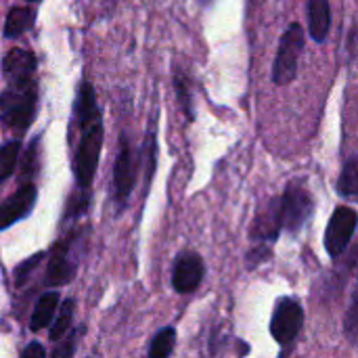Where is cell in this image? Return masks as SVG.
<instances>
[{
  "label": "cell",
  "mask_w": 358,
  "mask_h": 358,
  "mask_svg": "<svg viewBox=\"0 0 358 358\" xmlns=\"http://www.w3.org/2000/svg\"><path fill=\"white\" fill-rule=\"evenodd\" d=\"M103 141H105L103 111L99 107L94 86L88 80H82L78 84L73 115L69 126L71 172H73L76 191L92 193V182L99 168Z\"/></svg>",
  "instance_id": "6da1fadb"
},
{
  "label": "cell",
  "mask_w": 358,
  "mask_h": 358,
  "mask_svg": "<svg viewBox=\"0 0 358 358\" xmlns=\"http://www.w3.org/2000/svg\"><path fill=\"white\" fill-rule=\"evenodd\" d=\"M38 111V80L10 82L0 92V122L4 128L23 134Z\"/></svg>",
  "instance_id": "7a4b0ae2"
},
{
  "label": "cell",
  "mask_w": 358,
  "mask_h": 358,
  "mask_svg": "<svg viewBox=\"0 0 358 358\" xmlns=\"http://www.w3.org/2000/svg\"><path fill=\"white\" fill-rule=\"evenodd\" d=\"M141 164H143V151H136L128 134L122 132L120 149H117L115 164H113V201H115L117 214H122L130 203V195L134 191Z\"/></svg>",
  "instance_id": "3957f363"
},
{
  "label": "cell",
  "mask_w": 358,
  "mask_h": 358,
  "mask_svg": "<svg viewBox=\"0 0 358 358\" xmlns=\"http://www.w3.org/2000/svg\"><path fill=\"white\" fill-rule=\"evenodd\" d=\"M315 212V199L308 191V182L304 176L292 178L285 185V191L281 195V214H283V229L289 233H300L304 224L313 218Z\"/></svg>",
  "instance_id": "277c9868"
},
{
  "label": "cell",
  "mask_w": 358,
  "mask_h": 358,
  "mask_svg": "<svg viewBox=\"0 0 358 358\" xmlns=\"http://www.w3.org/2000/svg\"><path fill=\"white\" fill-rule=\"evenodd\" d=\"M304 44H306L304 27L300 23H292L279 40L277 57L273 63V82L277 86H287L296 80Z\"/></svg>",
  "instance_id": "5b68a950"
},
{
  "label": "cell",
  "mask_w": 358,
  "mask_h": 358,
  "mask_svg": "<svg viewBox=\"0 0 358 358\" xmlns=\"http://www.w3.org/2000/svg\"><path fill=\"white\" fill-rule=\"evenodd\" d=\"M304 325V308L296 298L283 296L275 302L273 306V317H271V336L273 340L281 346L285 352L287 348L294 346L298 340L300 331Z\"/></svg>",
  "instance_id": "8992f818"
},
{
  "label": "cell",
  "mask_w": 358,
  "mask_h": 358,
  "mask_svg": "<svg viewBox=\"0 0 358 358\" xmlns=\"http://www.w3.org/2000/svg\"><path fill=\"white\" fill-rule=\"evenodd\" d=\"M78 239H80V231H71L65 237H61L48 252V266H46V277H44V283L48 287L55 289L73 281L78 273V258L73 254Z\"/></svg>",
  "instance_id": "52a82bcc"
},
{
  "label": "cell",
  "mask_w": 358,
  "mask_h": 358,
  "mask_svg": "<svg viewBox=\"0 0 358 358\" xmlns=\"http://www.w3.org/2000/svg\"><path fill=\"white\" fill-rule=\"evenodd\" d=\"M357 227L358 212L355 208L338 206L334 210V214L329 218V224H327V231H325V237H323L325 250L334 260L340 258L348 250V245H350V241H352V237L357 233Z\"/></svg>",
  "instance_id": "ba28073f"
},
{
  "label": "cell",
  "mask_w": 358,
  "mask_h": 358,
  "mask_svg": "<svg viewBox=\"0 0 358 358\" xmlns=\"http://www.w3.org/2000/svg\"><path fill=\"white\" fill-rule=\"evenodd\" d=\"M206 277V262L203 258L193 252V250H185L174 258L172 264V287L176 294L187 296L199 289V285L203 283Z\"/></svg>",
  "instance_id": "9c48e42d"
},
{
  "label": "cell",
  "mask_w": 358,
  "mask_h": 358,
  "mask_svg": "<svg viewBox=\"0 0 358 358\" xmlns=\"http://www.w3.org/2000/svg\"><path fill=\"white\" fill-rule=\"evenodd\" d=\"M38 201V187L34 180H25L8 199L0 203V231L10 229L13 224L31 216Z\"/></svg>",
  "instance_id": "30bf717a"
},
{
  "label": "cell",
  "mask_w": 358,
  "mask_h": 358,
  "mask_svg": "<svg viewBox=\"0 0 358 358\" xmlns=\"http://www.w3.org/2000/svg\"><path fill=\"white\" fill-rule=\"evenodd\" d=\"M283 214H281V197L268 199L266 206L258 208L252 227H250V239L262 241V243H275L279 235L283 233Z\"/></svg>",
  "instance_id": "8fae6325"
},
{
  "label": "cell",
  "mask_w": 358,
  "mask_h": 358,
  "mask_svg": "<svg viewBox=\"0 0 358 358\" xmlns=\"http://www.w3.org/2000/svg\"><path fill=\"white\" fill-rule=\"evenodd\" d=\"M36 71H38V59L34 50L15 46L6 50V55L2 57V73L6 84L36 80Z\"/></svg>",
  "instance_id": "7c38bea8"
},
{
  "label": "cell",
  "mask_w": 358,
  "mask_h": 358,
  "mask_svg": "<svg viewBox=\"0 0 358 358\" xmlns=\"http://www.w3.org/2000/svg\"><path fill=\"white\" fill-rule=\"evenodd\" d=\"M308 2V31L315 42H325L331 29V6L329 0H306Z\"/></svg>",
  "instance_id": "4fadbf2b"
},
{
  "label": "cell",
  "mask_w": 358,
  "mask_h": 358,
  "mask_svg": "<svg viewBox=\"0 0 358 358\" xmlns=\"http://www.w3.org/2000/svg\"><path fill=\"white\" fill-rule=\"evenodd\" d=\"M59 304H61V294L50 289V292H44L40 296V300L36 302V308L29 317V331L31 334H38L46 327H50L57 310H59Z\"/></svg>",
  "instance_id": "5bb4252c"
},
{
  "label": "cell",
  "mask_w": 358,
  "mask_h": 358,
  "mask_svg": "<svg viewBox=\"0 0 358 358\" xmlns=\"http://www.w3.org/2000/svg\"><path fill=\"white\" fill-rule=\"evenodd\" d=\"M36 17H38V13H36L34 6H13L6 13L4 27H2V36L8 38V40L21 38L23 34H27L34 27Z\"/></svg>",
  "instance_id": "9a60e30c"
},
{
  "label": "cell",
  "mask_w": 358,
  "mask_h": 358,
  "mask_svg": "<svg viewBox=\"0 0 358 358\" xmlns=\"http://www.w3.org/2000/svg\"><path fill=\"white\" fill-rule=\"evenodd\" d=\"M336 189L342 199L358 203V151L344 162Z\"/></svg>",
  "instance_id": "2e32d148"
},
{
  "label": "cell",
  "mask_w": 358,
  "mask_h": 358,
  "mask_svg": "<svg viewBox=\"0 0 358 358\" xmlns=\"http://www.w3.org/2000/svg\"><path fill=\"white\" fill-rule=\"evenodd\" d=\"M73 317H76V300L67 298L59 304V310L48 327V340L59 342L73 329Z\"/></svg>",
  "instance_id": "e0dca14e"
},
{
  "label": "cell",
  "mask_w": 358,
  "mask_h": 358,
  "mask_svg": "<svg viewBox=\"0 0 358 358\" xmlns=\"http://www.w3.org/2000/svg\"><path fill=\"white\" fill-rule=\"evenodd\" d=\"M21 149L23 145L19 138L6 141L4 145H0V185L6 182L15 174V168L21 157Z\"/></svg>",
  "instance_id": "ac0fdd59"
},
{
  "label": "cell",
  "mask_w": 358,
  "mask_h": 358,
  "mask_svg": "<svg viewBox=\"0 0 358 358\" xmlns=\"http://www.w3.org/2000/svg\"><path fill=\"white\" fill-rule=\"evenodd\" d=\"M174 90H176V99L178 105L187 117V122L195 120V107H193V90H191V80L187 78V73L176 71L174 73Z\"/></svg>",
  "instance_id": "d6986e66"
},
{
  "label": "cell",
  "mask_w": 358,
  "mask_h": 358,
  "mask_svg": "<svg viewBox=\"0 0 358 358\" xmlns=\"http://www.w3.org/2000/svg\"><path fill=\"white\" fill-rule=\"evenodd\" d=\"M174 346H176V329L164 327L153 336L147 355L149 358H168L174 352Z\"/></svg>",
  "instance_id": "ffe728a7"
},
{
  "label": "cell",
  "mask_w": 358,
  "mask_h": 358,
  "mask_svg": "<svg viewBox=\"0 0 358 358\" xmlns=\"http://www.w3.org/2000/svg\"><path fill=\"white\" fill-rule=\"evenodd\" d=\"M44 256H46V252H38V254H34V256L21 260V262L13 268V283H15L17 289L23 287V285L31 279L34 271L40 266V262L44 260Z\"/></svg>",
  "instance_id": "44dd1931"
},
{
  "label": "cell",
  "mask_w": 358,
  "mask_h": 358,
  "mask_svg": "<svg viewBox=\"0 0 358 358\" xmlns=\"http://www.w3.org/2000/svg\"><path fill=\"white\" fill-rule=\"evenodd\" d=\"M344 336L348 338V342L357 348L358 352V285L352 292V300L350 306L346 310V319H344Z\"/></svg>",
  "instance_id": "7402d4cb"
},
{
  "label": "cell",
  "mask_w": 358,
  "mask_h": 358,
  "mask_svg": "<svg viewBox=\"0 0 358 358\" xmlns=\"http://www.w3.org/2000/svg\"><path fill=\"white\" fill-rule=\"evenodd\" d=\"M271 258H273V245L271 243L256 241V245L245 254V268L248 271H256L258 266H262Z\"/></svg>",
  "instance_id": "603a6c76"
},
{
  "label": "cell",
  "mask_w": 358,
  "mask_h": 358,
  "mask_svg": "<svg viewBox=\"0 0 358 358\" xmlns=\"http://www.w3.org/2000/svg\"><path fill=\"white\" fill-rule=\"evenodd\" d=\"M84 331H86V327L82 325V327H76V329H71L65 338V342H59V346L50 352V357L52 358H69L76 355V350H78V340H80V336H84Z\"/></svg>",
  "instance_id": "cb8c5ba5"
},
{
  "label": "cell",
  "mask_w": 358,
  "mask_h": 358,
  "mask_svg": "<svg viewBox=\"0 0 358 358\" xmlns=\"http://www.w3.org/2000/svg\"><path fill=\"white\" fill-rule=\"evenodd\" d=\"M38 155H40V138L36 136L31 143H29V147H27V151H25V164H23V176L27 178V180H31V176L38 172Z\"/></svg>",
  "instance_id": "d4e9b609"
},
{
  "label": "cell",
  "mask_w": 358,
  "mask_h": 358,
  "mask_svg": "<svg viewBox=\"0 0 358 358\" xmlns=\"http://www.w3.org/2000/svg\"><path fill=\"white\" fill-rule=\"evenodd\" d=\"M19 357L21 358H46L48 357V352H46V348L40 344V342H29L21 352H19Z\"/></svg>",
  "instance_id": "484cf974"
},
{
  "label": "cell",
  "mask_w": 358,
  "mask_h": 358,
  "mask_svg": "<svg viewBox=\"0 0 358 358\" xmlns=\"http://www.w3.org/2000/svg\"><path fill=\"white\" fill-rule=\"evenodd\" d=\"M197 2H199V6H206V8L214 4V0H197Z\"/></svg>",
  "instance_id": "4316f807"
},
{
  "label": "cell",
  "mask_w": 358,
  "mask_h": 358,
  "mask_svg": "<svg viewBox=\"0 0 358 358\" xmlns=\"http://www.w3.org/2000/svg\"><path fill=\"white\" fill-rule=\"evenodd\" d=\"M27 4H38V2H42V0H25Z\"/></svg>",
  "instance_id": "83f0119b"
}]
</instances>
